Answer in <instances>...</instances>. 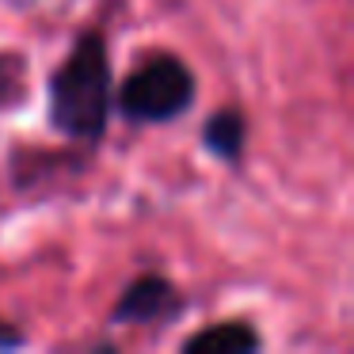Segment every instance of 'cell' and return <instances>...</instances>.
Segmentation results:
<instances>
[{"label": "cell", "mask_w": 354, "mask_h": 354, "mask_svg": "<svg viewBox=\"0 0 354 354\" xmlns=\"http://www.w3.org/2000/svg\"><path fill=\"white\" fill-rule=\"evenodd\" d=\"M111 54L100 31H84L50 77V126L69 141H100L111 122Z\"/></svg>", "instance_id": "obj_1"}, {"label": "cell", "mask_w": 354, "mask_h": 354, "mask_svg": "<svg viewBox=\"0 0 354 354\" xmlns=\"http://www.w3.org/2000/svg\"><path fill=\"white\" fill-rule=\"evenodd\" d=\"M198 95L194 73L176 54H153L118 88V111L130 122H171L187 115Z\"/></svg>", "instance_id": "obj_2"}, {"label": "cell", "mask_w": 354, "mask_h": 354, "mask_svg": "<svg viewBox=\"0 0 354 354\" xmlns=\"http://www.w3.org/2000/svg\"><path fill=\"white\" fill-rule=\"evenodd\" d=\"M183 313L179 290L160 274H141L122 290L118 305L111 308V324H164Z\"/></svg>", "instance_id": "obj_3"}, {"label": "cell", "mask_w": 354, "mask_h": 354, "mask_svg": "<svg viewBox=\"0 0 354 354\" xmlns=\"http://www.w3.org/2000/svg\"><path fill=\"white\" fill-rule=\"evenodd\" d=\"M263 346V335L244 320H217L206 331L183 339L187 354H252Z\"/></svg>", "instance_id": "obj_4"}, {"label": "cell", "mask_w": 354, "mask_h": 354, "mask_svg": "<svg viewBox=\"0 0 354 354\" xmlns=\"http://www.w3.org/2000/svg\"><path fill=\"white\" fill-rule=\"evenodd\" d=\"M244 138H248V126H244V115H240L236 107L214 111V115L206 118V126H202V145H206V153L217 156V160H225V164L240 160Z\"/></svg>", "instance_id": "obj_5"}, {"label": "cell", "mask_w": 354, "mask_h": 354, "mask_svg": "<svg viewBox=\"0 0 354 354\" xmlns=\"http://www.w3.org/2000/svg\"><path fill=\"white\" fill-rule=\"evenodd\" d=\"M24 343V335H19L16 328H4V324H0V346H19Z\"/></svg>", "instance_id": "obj_6"}]
</instances>
